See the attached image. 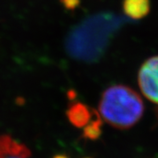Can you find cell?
<instances>
[{"mask_svg": "<svg viewBox=\"0 0 158 158\" xmlns=\"http://www.w3.org/2000/svg\"><path fill=\"white\" fill-rule=\"evenodd\" d=\"M66 116L74 127L82 128L90 121L91 111L85 104L75 102L69 106L66 111Z\"/></svg>", "mask_w": 158, "mask_h": 158, "instance_id": "5b68a950", "label": "cell"}, {"mask_svg": "<svg viewBox=\"0 0 158 158\" xmlns=\"http://www.w3.org/2000/svg\"><path fill=\"white\" fill-rule=\"evenodd\" d=\"M141 92L153 103L158 105V56L148 59L138 74Z\"/></svg>", "mask_w": 158, "mask_h": 158, "instance_id": "3957f363", "label": "cell"}, {"mask_svg": "<svg viewBox=\"0 0 158 158\" xmlns=\"http://www.w3.org/2000/svg\"><path fill=\"white\" fill-rule=\"evenodd\" d=\"M127 21L113 12H100L86 18L70 30L65 39V50L77 61L97 62Z\"/></svg>", "mask_w": 158, "mask_h": 158, "instance_id": "6da1fadb", "label": "cell"}, {"mask_svg": "<svg viewBox=\"0 0 158 158\" xmlns=\"http://www.w3.org/2000/svg\"><path fill=\"white\" fill-rule=\"evenodd\" d=\"M95 117L93 120L90 119V121L86 125L84 128V134L83 137L85 140H90V141H96L98 140L102 134V119L100 116L98 115V113L94 110Z\"/></svg>", "mask_w": 158, "mask_h": 158, "instance_id": "52a82bcc", "label": "cell"}, {"mask_svg": "<svg viewBox=\"0 0 158 158\" xmlns=\"http://www.w3.org/2000/svg\"><path fill=\"white\" fill-rule=\"evenodd\" d=\"M122 9L124 14L132 19H141L150 11L149 0H123Z\"/></svg>", "mask_w": 158, "mask_h": 158, "instance_id": "8992f818", "label": "cell"}, {"mask_svg": "<svg viewBox=\"0 0 158 158\" xmlns=\"http://www.w3.org/2000/svg\"><path fill=\"white\" fill-rule=\"evenodd\" d=\"M32 152L25 143L10 135H0V158H30Z\"/></svg>", "mask_w": 158, "mask_h": 158, "instance_id": "277c9868", "label": "cell"}, {"mask_svg": "<svg viewBox=\"0 0 158 158\" xmlns=\"http://www.w3.org/2000/svg\"><path fill=\"white\" fill-rule=\"evenodd\" d=\"M98 110L108 124L118 129H127L141 119L144 113V104L135 90L117 85L103 92Z\"/></svg>", "mask_w": 158, "mask_h": 158, "instance_id": "7a4b0ae2", "label": "cell"}, {"mask_svg": "<svg viewBox=\"0 0 158 158\" xmlns=\"http://www.w3.org/2000/svg\"><path fill=\"white\" fill-rule=\"evenodd\" d=\"M52 158H70L69 156L68 155H66V154H56V155H55Z\"/></svg>", "mask_w": 158, "mask_h": 158, "instance_id": "9c48e42d", "label": "cell"}, {"mask_svg": "<svg viewBox=\"0 0 158 158\" xmlns=\"http://www.w3.org/2000/svg\"><path fill=\"white\" fill-rule=\"evenodd\" d=\"M85 158H90V157H85Z\"/></svg>", "mask_w": 158, "mask_h": 158, "instance_id": "30bf717a", "label": "cell"}, {"mask_svg": "<svg viewBox=\"0 0 158 158\" xmlns=\"http://www.w3.org/2000/svg\"><path fill=\"white\" fill-rule=\"evenodd\" d=\"M62 6L69 11H74L80 6V0H60Z\"/></svg>", "mask_w": 158, "mask_h": 158, "instance_id": "ba28073f", "label": "cell"}]
</instances>
